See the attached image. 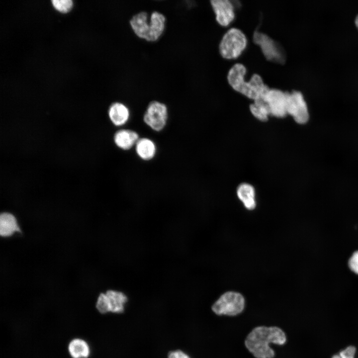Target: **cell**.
Instances as JSON below:
<instances>
[{
	"mask_svg": "<svg viewBox=\"0 0 358 358\" xmlns=\"http://www.w3.org/2000/svg\"><path fill=\"white\" fill-rule=\"evenodd\" d=\"M286 93V112L298 123L304 124L309 119L307 106L301 92L293 90Z\"/></svg>",
	"mask_w": 358,
	"mask_h": 358,
	"instance_id": "7",
	"label": "cell"
},
{
	"mask_svg": "<svg viewBox=\"0 0 358 358\" xmlns=\"http://www.w3.org/2000/svg\"><path fill=\"white\" fill-rule=\"evenodd\" d=\"M151 29L148 42H155L162 35L165 29V16L157 11H153L150 18Z\"/></svg>",
	"mask_w": 358,
	"mask_h": 358,
	"instance_id": "13",
	"label": "cell"
},
{
	"mask_svg": "<svg viewBox=\"0 0 358 358\" xmlns=\"http://www.w3.org/2000/svg\"><path fill=\"white\" fill-rule=\"evenodd\" d=\"M110 308V312L121 313L124 311L125 303L127 300L126 296L122 293L114 290H108L105 293Z\"/></svg>",
	"mask_w": 358,
	"mask_h": 358,
	"instance_id": "18",
	"label": "cell"
},
{
	"mask_svg": "<svg viewBox=\"0 0 358 358\" xmlns=\"http://www.w3.org/2000/svg\"><path fill=\"white\" fill-rule=\"evenodd\" d=\"M68 352L72 358H88L90 354L87 342L80 338L72 340L68 344Z\"/></svg>",
	"mask_w": 358,
	"mask_h": 358,
	"instance_id": "16",
	"label": "cell"
},
{
	"mask_svg": "<svg viewBox=\"0 0 358 358\" xmlns=\"http://www.w3.org/2000/svg\"><path fill=\"white\" fill-rule=\"evenodd\" d=\"M245 308V299L240 293L227 291L222 294L212 304V312L218 316L235 317Z\"/></svg>",
	"mask_w": 358,
	"mask_h": 358,
	"instance_id": "3",
	"label": "cell"
},
{
	"mask_svg": "<svg viewBox=\"0 0 358 358\" xmlns=\"http://www.w3.org/2000/svg\"><path fill=\"white\" fill-rule=\"evenodd\" d=\"M332 358H341L339 355H336L334 356Z\"/></svg>",
	"mask_w": 358,
	"mask_h": 358,
	"instance_id": "26",
	"label": "cell"
},
{
	"mask_svg": "<svg viewBox=\"0 0 358 358\" xmlns=\"http://www.w3.org/2000/svg\"><path fill=\"white\" fill-rule=\"evenodd\" d=\"M168 117L167 106L160 101L154 100L149 103L144 113V122L151 129L160 131L166 125Z\"/></svg>",
	"mask_w": 358,
	"mask_h": 358,
	"instance_id": "6",
	"label": "cell"
},
{
	"mask_svg": "<svg viewBox=\"0 0 358 358\" xmlns=\"http://www.w3.org/2000/svg\"><path fill=\"white\" fill-rule=\"evenodd\" d=\"M349 264L351 269L358 274V251L355 252L352 256Z\"/></svg>",
	"mask_w": 358,
	"mask_h": 358,
	"instance_id": "22",
	"label": "cell"
},
{
	"mask_svg": "<svg viewBox=\"0 0 358 358\" xmlns=\"http://www.w3.org/2000/svg\"><path fill=\"white\" fill-rule=\"evenodd\" d=\"M286 341V333L279 327L258 326L248 333L244 346L255 358H274L275 352L270 344L283 346Z\"/></svg>",
	"mask_w": 358,
	"mask_h": 358,
	"instance_id": "1",
	"label": "cell"
},
{
	"mask_svg": "<svg viewBox=\"0 0 358 358\" xmlns=\"http://www.w3.org/2000/svg\"><path fill=\"white\" fill-rule=\"evenodd\" d=\"M95 307L98 311L101 314H105L110 312L109 303L105 293H101L99 295Z\"/></svg>",
	"mask_w": 358,
	"mask_h": 358,
	"instance_id": "20",
	"label": "cell"
},
{
	"mask_svg": "<svg viewBox=\"0 0 358 358\" xmlns=\"http://www.w3.org/2000/svg\"><path fill=\"white\" fill-rule=\"evenodd\" d=\"M20 231L15 217L11 213L3 212L0 215V234L8 237Z\"/></svg>",
	"mask_w": 358,
	"mask_h": 358,
	"instance_id": "17",
	"label": "cell"
},
{
	"mask_svg": "<svg viewBox=\"0 0 358 358\" xmlns=\"http://www.w3.org/2000/svg\"><path fill=\"white\" fill-rule=\"evenodd\" d=\"M268 104L270 115L282 118L287 115L286 112V93L281 90L269 89L260 98Z\"/></svg>",
	"mask_w": 358,
	"mask_h": 358,
	"instance_id": "8",
	"label": "cell"
},
{
	"mask_svg": "<svg viewBox=\"0 0 358 358\" xmlns=\"http://www.w3.org/2000/svg\"><path fill=\"white\" fill-rule=\"evenodd\" d=\"M254 43L259 45L266 59L271 62L283 64L286 60V53L282 46L267 34L256 30L253 34Z\"/></svg>",
	"mask_w": 358,
	"mask_h": 358,
	"instance_id": "5",
	"label": "cell"
},
{
	"mask_svg": "<svg viewBox=\"0 0 358 358\" xmlns=\"http://www.w3.org/2000/svg\"><path fill=\"white\" fill-rule=\"evenodd\" d=\"M254 102L250 105V109L252 114L258 119L265 121L270 115V112L268 104L261 98L254 100Z\"/></svg>",
	"mask_w": 358,
	"mask_h": 358,
	"instance_id": "19",
	"label": "cell"
},
{
	"mask_svg": "<svg viewBox=\"0 0 358 358\" xmlns=\"http://www.w3.org/2000/svg\"><path fill=\"white\" fill-rule=\"evenodd\" d=\"M355 22L356 26H357V27L358 29V15L357 16V17H356L355 21Z\"/></svg>",
	"mask_w": 358,
	"mask_h": 358,
	"instance_id": "25",
	"label": "cell"
},
{
	"mask_svg": "<svg viewBox=\"0 0 358 358\" xmlns=\"http://www.w3.org/2000/svg\"><path fill=\"white\" fill-rule=\"evenodd\" d=\"M168 358H190V357L182 351L176 350L170 352Z\"/></svg>",
	"mask_w": 358,
	"mask_h": 358,
	"instance_id": "24",
	"label": "cell"
},
{
	"mask_svg": "<svg viewBox=\"0 0 358 358\" xmlns=\"http://www.w3.org/2000/svg\"><path fill=\"white\" fill-rule=\"evenodd\" d=\"M137 154L142 159L146 161L154 158L156 152L154 142L147 138H139L135 145Z\"/></svg>",
	"mask_w": 358,
	"mask_h": 358,
	"instance_id": "15",
	"label": "cell"
},
{
	"mask_svg": "<svg viewBox=\"0 0 358 358\" xmlns=\"http://www.w3.org/2000/svg\"><path fill=\"white\" fill-rule=\"evenodd\" d=\"M52 2L54 7L62 12H68L73 5V1L71 0H53Z\"/></svg>",
	"mask_w": 358,
	"mask_h": 358,
	"instance_id": "21",
	"label": "cell"
},
{
	"mask_svg": "<svg viewBox=\"0 0 358 358\" xmlns=\"http://www.w3.org/2000/svg\"><path fill=\"white\" fill-rule=\"evenodd\" d=\"M247 38L240 29L232 28L223 35L219 45L221 56L226 59L238 58L245 49Z\"/></svg>",
	"mask_w": 358,
	"mask_h": 358,
	"instance_id": "4",
	"label": "cell"
},
{
	"mask_svg": "<svg viewBox=\"0 0 358 358\" xmlns=\"http://www.w3.org/2000/svg\"><path fill=\"white\" fill-rule=\"evenodd\" d=\"M237 195L247 209L253 210L255 208V191L252 185L247 183L241 184L238 187Z\"/></svg>",
	"mask_w": 358,
	"mask_h": 358,
	"instance_id": "14",
	"label": "cell"
},
{
	"mask_svg": "<svg viewBox=\"0 0 358 358\" xmlns=\"http://www.w3.org/2000/svg\"><path fill=\"white\" fill-rule=\"evenodd\" d=\"M108 116L112 123L117 126L124 125L128 120L130 112L128 108L121 102H114L109 107Z\"/></svg>",
	"mask_w": 358,
	"mask_h": 358,
	"instance_id": "12",
	"label": "cell"
},
{
	"mask_svg": "<svg viewBox=\"0 0 358 358\" xmlns=\"http://www.w3.org/2000/svg\"><path fill=\"white\" fill-rule=\"evenodd\" d=\"M247 70L242 64L233 65L228 72L227 80L231 87L249 98L254 100L261 98L270 89L265 85L258 74L253 75L249 82L245 81Z\"/></svg>",
	"mask_w": 358,
	"mask_h": 358,
	"instance_id": "2",
	"label": "cell"
},
{
	"mask_svg": "<svg viewBox=\"0 0 358 358\" xmlns=\"http://www.w3.org/2000/svg\"><path fill=\"white\" fill-rule=\"evenodd\" d=\"M137 132L129 129H121L117 131L114 136V141L119 148L128 150L136 145L139 140Z\"/></svg>",
	"mask_w": 358,
	"mask_h": 358,
	"instance_id": "11",
	"label": "cell"
},
{
	"mask_svg": "<svg viewBox=\"0 0 358 358\" xmlns=\"http://www.w3.org/2000/svg\"><path fill=\"white\" fill-rule=\"evenodd\" d=\"M211 5L216 15V20L222 26H228L235 18L234 7L228 0H212Z\"/></svg>",
	"mask_w": 358,
	"mask_h": 358,
	"instance_id": "9",
	"label": "cell"
},
{
	"mask_svg": "<svg viewBox=\"0 0 358 358\" xmlns=\"http://www.w3.org/2000/svg\"><path fill=\"white\" fill-rule=\"evenodd\" d=\"M356 348L353 346H349L339 354L341 358H354Z\"/></svg>",
	"mask_w": 358,
	"mask_h": 358,
	"instance_id": "23",
	"label": "cell"
},
{
	"mask_svg": "<svg viewBox=\"0 0 358 358\" xmlns=\"http://www.w3.org/2000/svg\"><path fill=\"white\" fill-rule=\"evenodd\" d=\"M146 11H141L133 15L129 24L136 36L148 41L151 29V23Z\"/></svg>",
	"mask_w": 358,
	"mask_h": 358,
	"instance_id": "10",
	"label": "cell"
}]
</instances>
